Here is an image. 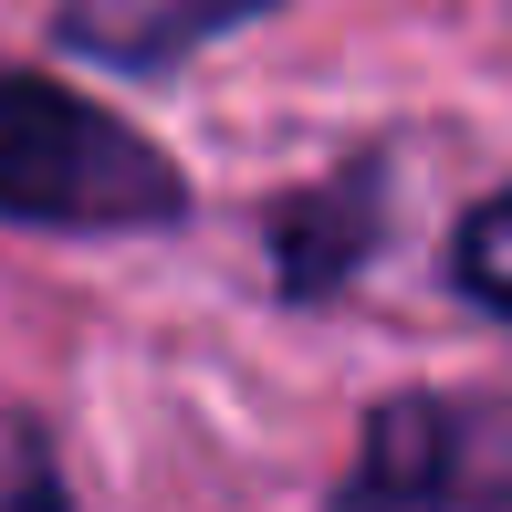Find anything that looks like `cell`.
Here are the masks:
<instances>
[{
	"label": "cell",
	"instance_id": "4",
	"mask_svg": "<svg viewBox=\"0 0 512 512\" xmlns=\"http://www.w3.org/2000/svg\"><path fill=\"white\" fill-rule=\"evenodd\" d=\"M377 199H387V168L356 157V168H335L324 189L272 209V272H283L293 304H324V293H345L366 272V251H377Z\"/></svg>",
	"mask_w": 512,
	"mask_h": 512
},
{
	"label": "cell",
	"instance_id": "6",
	"mask_svg": "<svg viewBox=\"0 0 512 512\" xmlns=\"http://www.w3.org/2000/svg\"><path fill=\"white\" fill-rule=\"evenodd\" d=\"M0 512H74V492L53 481V460H21V471L0 481Z\"/></svg>",
	"mask_w": 512,
	"mask_h": 512
},
{
	"label": "cell",
	"instance_id": "7",
	"mask_svg": "<svg viewBox=\"0 0 512 512\" xmlns=\"http://www.w3.org/2000/svg\"><path fill=\"white\" fill-rule=\"evenodd\" d=\"M471 512H512V429L492 418V450H481V481H471Z\"/></svg>",
	"mask_w": 512,
	"mask_h": 512
},
{
	"label": "cell",
	"instance_id": "2",
	"mask_svg": "<svg viewBox=\"0 0 512 512\" xmlns=\"http://www.w3.org/2000/svg\"><path fill=\"white\" fill-rule=\"evenodd\" d=\"M481 450H492V408H471V398H387L356 429L335 512H471Z\"/></svg>",
	"mask_w": 512,
	"mask_h": 512
},
{
	"label": "cell",
	"instance_id": "1",
	"mask_svg": "<svg viewBox=\"0 0 512 512\" xmlns=\"http://www.w3.org/2000/svg\"><path fill=\"white\" fill-rule=\"evenodd\" d=\"M0 220L74 230V241L178 230L189 220V168L168 147H147L115 105L0 63Z\"/></svg>",
	"mask_w": 512,
	"mask_h": 512
},
{
	"label": "cell",
	"instance_id": "3",
	"mask_svg": "<svg viewBox=\"0 0 512 512\" xmlns=\"http://www.w3.org/2000/svg\"><path fill=\"white\" fill-rule=\"evenodd\" d=\"M262 11H283V0H63L53 42L115 63V74H168V63L209 53L220 32H241V21H262Z\"/></svg>",
	"mask_w": 512,
	"mask_h": 512
},
{
	"label": "cell",
	"instance_id": "5",
	"mask_svg": "<svg viewBox=\"0 0 512 512\" xmlns=\"http://www.w3.org/2000/svg\"><path fill=\"white\" fill-rule=\"evenodd\" d=\"M450 283L471 293L492 324H512V189H492L460 220V241H450Z\"/></svg>",
	"mask_w": 512,
	"mask_h": 512
}]
</instances>
